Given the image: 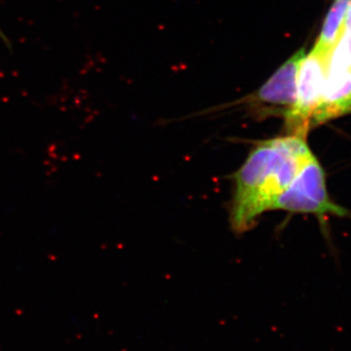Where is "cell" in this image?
Instances as JSON below:
<instances>
[{
    "label": "cell",
    "mask_w": 351,
    "mask_h": 351,
    "mask_svg": "<svg viewBox=\"0 0 351 351\" xmlns=\"http://www.w3.org/2000/svg\"><path fill=\"white\" fill-rule=\"evenodd\" d=\"M350 112H351V106H350Z\"/></svg>",
    "instance_id": "9"
},
{
    "label": "cell",
    "mask_w": 351,
    "mask_h": 351,
    "mask_svg": "<svg viewBox=\"0 0 351 351\" xmlns=\"http://www.w3.org/2000/svg\"><path fill=\"white\" fill-rule=\"evenodd\" d=\"M350 2V0H335L314 49L327 56H331L332 50L336 47L345 31L346 12Z\"/></svg>",
    "instance_id": "6"
},
{
    "label": "cell",
    "mask_w": 351,
    "mask_h": 351,
    "mask_svg": "<svg viewBox=\"0 0 351 351\" xmlns=\"http://www.w3.org/2000/svg\"><path fill=\"white\" fill-rule=\"evenodd\" d=\"M278 210L319 217L350 215L348 210L330 197L325 171L316 157L307 163L290 188L277 199L274 211Z\"/></svg>",
    "instance_id": "2"
},
{
    "label": "cell",
    "mask_w": 351,
    "mask_h": 351,
    "mask_svg": "<svg viewBox=\"0 0 351 351\" xmlns=\"http://www.w3.org/2000/svg\"><path fill=\"white\" fill-rule=\"evenodd\" d=\"M330 57L314 49L302 59L298 73L297 100L285 119L290 134L306 136L319 104Z\"/></svg>",
    "instance_id": "3"
},
{
    "label": "cell",
    "mask_w": 351,
    "mask_h": 351,
    "mask_svg": "<svg viewBox=\"0 0 351 351\" xmlns=\"http://www.w3.org/2000/svg\"><path fill=\"white\" fill-rule=\"evenodd\" d=\"M351 29V4L350 8L348 9L346 12V22H345V31H350Z\"/></svg>",
    "instance_id": "7"
},
{
    "label": "cell",
    "mask_w": 351,
    "mask_h": 351,
    "mask_svg": "<svg viewBox=\"0 0 351 351\" xmlns=\"http://www.w3.org/2000/svg\"><path fill=\"white\" fill-rule=\"evenodd\" d=\"M351 66L328 62L326 75L313 125L324 123L350 112Z\"/></svg>",
    "instance_id": "5"
},
{
    "label": "cell",
    "mask_w": 351,
    "mask_h": 351,
    "mask_svg": "<svg viewBox=\"0 0 351 351\" xmlns=\"http://www.w3.org/2000/svg\"><path fill=\"white\" fill-rule=\"evenodd\" d=\"M304 56V49L295 53L251 97L248 103L254 112L261 117L281 115L284 119L290 114L297 100L298 73Z\"/></svg>",
    "instance_id": "4"
},
{
    "label": "cell",
    "mask_w": 351,
    "mask_h": 351,
    "mask_svg": "<svg viewBox=\"0 0 351 351\" xmlns=\"http://www.w3.org/2000/svg\"><path fill=\"white\" fill-rule=\"evenodd\" d=\"M0 39H1L2 43L5 44V46L10 45V39L7 38L6 34H4L3 32H2L1 29H0Z\"/></svg>",
    "instance_id": "8"
},
{
    "label": "cell",
    "mask_w": 351,
    "mask_h": 351,
    "mask_svg": "<svg viewBox=\"0 0 351 351\" xmlns=\"http://www.w3.org/2000/svg\"><path fill=\"white\" fill-rule=\"evenodd\" d=\"M314 157L306 136L288 134L258 143L234 175L230 205L233 230L248 232L258 217L274 211L277 199Z\"/></svg>",
    "instance_id": "1"
}]
</instances>
